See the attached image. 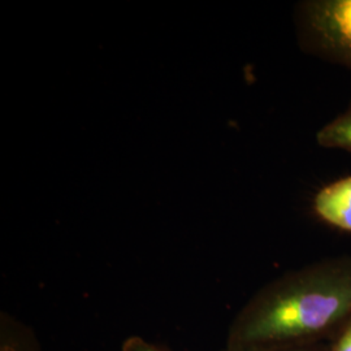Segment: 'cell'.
Returning a JSON list of instances; mask_svg holds the SVG:
<instances>
[{"label":"cell","instance_id":"ba28073f","mask_svg":"<svg viewBox=\"0 0 351 351\" xmlns=\"http://www.w3.org/2000/svg\"><path fill=\"white\" fill-rule=\"evenodd\" d=\"M123 351H164L142 337H129L123 345Z\"/></svg>","mask_w":351,"mask_h":351},{"label":"cell","instance_id":"3957f363","mask_svg":"<svg viewBox=\"0 0 351 351\" xmlns=\"http://www.w3.org/2000/svg\"><path fill=\"white\" fill-rule=\"evenodd\" d=\"M317 219L337 230L351 233V176L320 189L313 202Z\"/></svg>","mask_w":351,"mask_h":351},{"label":"cell","instance_id":"6da1fadb","mask_svg":"<svg viewBox=\"0 0 351 351\" xmlns=\"http://www.w3.org/2000/svg\"><path fill=\"white\" fill-rule=\"evenodd\" d=\"M350 315L351 256L326 258L262 289L234 319L226 346L319 343Z\"/></svg>","mask_w":351,"mask_h":351},{"label":"cell","instance_id":"52a82bcc","mask_svg":"<svg viewBox=\"0 0 351 351\" xmlns=\"http://www.w3.org/2000/svg\"><path fill=\"white\" fill-rule=\"evenodd\" d=\"M326 351H351V315L332 337Z\"/></svg>","mask_w":351,"mask_h":351},{"label":"cell","instance_id":"7a4b0ae2","mask_svg":"<svg viewBox=\"0 0 351 351\" xmlns=\"http://www.w3.org/2000/svg\"><path fill=\"white\" fill-rule=\"evenodd\" d=\"M302 49L351 71V0H307L297 8Z\"/></svg>","mask_w":351,"mask_h":351},{"label":"cell","instance_id":"8992f818","mask_svg":"<svg viewBox=\"0 0 351 351\" xmlns=\"http://www.w3.org/2000/svg\"><path fill=\"white\" fill-rule=\"evenodd\" d=\"M223 351H326L320 343L310 345H290V346H255V348H232L226 346Z\"/></svg>","mask_w":351,"mask_h":351},{"label":"cell","instance_id":"5b68a950","mask_svg":"<svg viewBox=\"0 0 351 351\" xmlns=\"http://www.w3.org/2000/svg\"><path fill=\"white\" fill-rule=\"evenodd\" d=\"M0 351H38L33 335L10 316L0 320Z\"/></svg>","mask_w":351,"mask_h":351},{"label":"cell","instance_id":"277c9868","mask_svg":"<svg viewBox=\"0 0 351 351\" xmlns=\"http://www.w3.org/2000/svg\"><path fill=\"white\" fill-rule=\"evenodd\" d=\"M316 141L324 149L351 152V104L317 132Z\"/></svg>","mask_w":351,"mask_h":351}]
</instances>
